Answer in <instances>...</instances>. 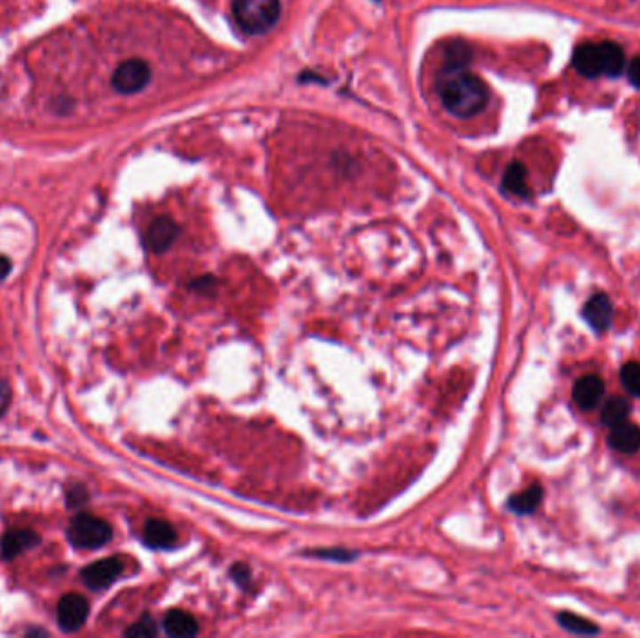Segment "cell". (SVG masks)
Wrapping results in <instances>:
<instances>
[{
    "label": "cell",
    "instance_id": "9",
    "mask_svg": "<svg viewBox=\"0 0 640 638\" xmlns=\"http://www.w3.org/2000/svg\"><path fill=\"white\" fill-rule=\"evenodd\" d=\"M612 315H614L612 302L609 300L607 295H603V293L594 295L582 309L584 320H587L588 326L597 334H603L609 330L612 324Z\"/></svg>",
    "mask_w": 640,
    "mask_h": 638
},
{
    "label": "cell",
    "instance_id": "17",
    "mask_svg": "<svg viewBox=\"0 0 640 638\" xmlns=\"http://www.w3.org/2000/svg\"><path fill=\"white\" fill-rule=\"evenodd\" d=\"M631 414V403L626 397H614L609 403L603 407L601 412V422L607 427H616L624 422H629Z\"/></svg>",
    "mask_w": 640,
    "mask_h": 638
},
{
    "label": "cell",
    "instance_id": "5",
    "mask_svg": "<svg viewBox=\"0 0 640 638\" xmlns=\"http://www.w3.org/2000/svg\"><path fill=\"white\" fill-rule=\"evenodd\" d=\"M150 66L141 59L124 61L111 77V85L120 94H135L150 83Z\"/></svg>",
    "mask_w": 640,
    "mask_h": 638
},
{
    "label": "cell",
    "instance_id": "10",
    "mask_svg": "<svg viewBox=\"0 0 640 638\" xmlns=\"http://www.w3.org/2000/svg\"><path fill=\"white\" fill-rule=\"evenodd\" d=\"M605 395V382L597 375H584L573 386V400L580 410H594Z\"/></svg>",
    "mask_w": 640,
    "mask_h": 638
},
{
    "label": "cell",
    "instance_id": "18",
    "mask_svg": "<svg viewBox=\"0 0 640 638\" xmlns=\"http://www.w3.org/2000/svg\"><path fill=\"white\" fill-rule=\"evenodd\" d=\"M558 624L568 629L575 634H597L599 633V627L594 626L590 619H584L577 614H571V612H562L558 614Z\"/></svg>",
    "mask_w": 640,
    "mask_h": 638
},
{
    "label": "cell",
    "instance_id": "20",
    "mask_svg": "<svg viewBox=\"0 0 640 638\" xmlns=\"http://www.w3.org/2000/svg\"><path fill=\"white\" fill-rule=\"evenodd\" d=\"M470 59H472L470 47L463 42H455L453 45L448 47L446 68H466Z\"/></svg>",
    "mask_w": 640,
    "mask_h": 638
},
{
    "label": "cell",
    "instance_id": "1",
    "mask_svg": "<svg viewBox=\"0 0 640 638\" xmlns=\"http://www.w3.org/2000/svg\"><path fill=\"white\" fill-rule=\"evenodd\" d=\"M438 96L453 117L470 118L483 111L489 101L485 83L466 68H446L436 81Z\"/></svg>",
    "mask_w": 640,
    "mask_h": 638
},
{
    "label": "cell",
    "instance_id": "21",
    "mask_svg": "<svg viewBox=\"0 0 640 638\" xmlns=\"http://www.w3.org/2000/svg\"><path fill=\"white\" fill-rule=\"evenodd\" d=\"M156 634H158V626L149 614L137 619V622L126 631V636H135V638H146V636H156Z\"/></svg>",
    "mask_w": 640,
    "mask_h": 638
},
{
    "label": "cell",
    "instance_id": "12",
    "mask_svg": "<svg viewBox=\"0 0 640 638\" xmlns=\"http://www.w3.org/2000/svg\"><path fill=\"white\" fill-rule=\"evenodd\" d=\"M178 534L174 530V526L169 524L167 521L161 519H150L149 522L144 524L142 530V541L144 545H149L150 549H171V546L176 545Z\"/></svg>",
    "mask_w": 640,
    "mask_h": 638
},
{
    "label": "cell",
    "instance_id": "2",
    "mask_svg": "<svg viewBox=\"0 0 640 638\" xmlns=\"http://www.w3.org/2000/svg\"><path fill=\"white\" fill-rule=\"evenodd\" d=\"M573 66L584 77H618L626 69V54L614 42H587L575 49Z\"/></svg>",
    "mask_w": 640,
    "mask_h": 638
},
{
    "label": "cell",
    "instance_id": "25",
    "mask_svg": "<svg viewBox=\"0 0 640 638\" xmlns=\"http://www.w3.org/2000/svg\"><path fill=\"white\" fill-rule=\"evenodd\" d=\"M10 403H12V390L4 380H0V417H3V414L8 410Z\"/></svg>",
    "mask_w": 640,
    "mask_h": 638
},
{
    "label": "cell",
    "instance_id": "15",
    "mask_svg": "<svg viewBox=\"0 0 640 638\" xmlns=\"http://www.w3.org/2000/svg\"><path fill=\"white\" fill-rule=\"evenodd\" d=\"M541 500H543V489H541V485L534 483L532 487H528L526 490L519 492V495L511 497L507 502V507L517 515H530L539 507Z\"/></svg>",
    "mask_w": 640,
    "mask_h": 638
},
{
    "label": "cell",
    "instance_id": "8",
    "mask_svg": "<svg viewBox=\"0 0 640 638\" xmlns=\"http://www.w3.org/2000/svg\"><path fill=\"white\" fill-rule=\"evenodd\" d=\"M180 229L167 215L156 217L144 232V246L152 253H166L178 238Z\"/></svg>",
    "mask_w": 640,
    "mask_h": 638
},
{
    "label": "cell",
    "instance_id": "11",
    "mask_svg": "<svg viewBox=\"0 0 640 638\" xmlns=\"http://www.w3.org/2000/svg\"><path fill=\"white\" fill-rule=\"evenodd\" d=\"M38 543L40 536L36 532L25 530V528H15V530H8L0 539V554H3L4 560H13L34 549Z\"/></svg>",
    "mask_w": 640,
    "mask_h": 638
},
{
    "label": "cell",
    "instance_id": "4",
    "mask_svg": "<svg viewBox=\"0 0 640 638\" xmlns=\"http://www.w3.org/2000/svg\"><path fill=\"white\" fill-rule=\"evenodd\" d=\"M66 536L76 549L96 551L113 539V528L96 515L79 513L71 519Z\"/></svg>",
    "mask_w": 640,
    "mask_h": 638
},
{
    "label": "cell",
    "instance_id": "7",
    "mask_svg": "<svg viewBox=\"0 0 640 638\" xmlns=\"http://www.w3.org/2000/svg\"><path fill=\"white\" fill-rule=\"evenodd\" d=\"M88 612H90L88 601L83 595L66 594L59 601V607H57V619H59L61 629L66 633L79 631L86 622Z\"/></svg>",
    "mask_w": 640,
    "mask_h": 638
},
{
    "label": "cell",
    "instance_id": "22",
    "mask_svg": "<svg viewBox=\"0 0 640 638\" xmlns=\"http://www.w3.org/2000/svg\"><path fill=\"white\" fill-rule=\"evenodd\" d=\"M88 495H86V489L83 485H73L68 489V505L69 507H77V505H83L86 502Z\"/></svg>",
    "mask_w": 640,
    "mask_h": 638
},
{
    "label": "cell",
    "instance_id": "28",
    "mask_svg": "<svg viewBox=\"0 0 640 638\" xmlns=\"http://www.w3.org/2000/svg\"><path fill=\"white\" fill-rule=\"evenodd\" d=\"M377 3H378V0H377Z\"/></svg>",
    "mask_w": 640,
    "mask_h": 638
},
{
    "label": "cell",
    "instance_id": "13",
    "mask_svg": "<svg viewBox=\"0 0 640 638\" xmlns=\"http://www.w3.org/2000/svg\"><path fill=\"white\" fill-rule=\"evenodd\" d=\"M609 444L612 449H616L620 453H626V455L640 451V427H636L629 422L611 427Z\"/></svg>",
    "mask_w": 640,
    "mask_h": 638
},
{
    "label": "cell",
    "instance_id": "6",
    "mask_svg": "<svg viewBox=\"0 0 640 638\" xmlns=\"http://www.w3.org/2000/svg\"><path fill=\"white\" fill-rule=\"evenodd\" d=\"M122 573H124V561L117 556H111L90 563L88 568L81 571V578L86 588L100 592L111 586Z\"/></svg>",
    "mask_w": 640,
    "mask_h": 638
},
{
    "label": "cell",
    "instance_id": "19",
    "mask_svg": "<svg viewBox=\"0 0 640 638\" xmlns=\"http://www.w3.org/2000/svg\"><path fill=\"white\" fill-rule=\"evenodd\" d=\"M621 386L631 397H640V363L638 361H628L620 371Z\"/></svg>",
    "mask_w": 640,
    "mask_h": 638
},
{
    "label": "cell",
    "instance_id": "23",
    "mask_svg": "<svg viewBox=\"0 0 640 638\" xmlns=\"http://www.w3.org/2000/svg\"><path fill=\"white\" fill-rule=\"evenodd\" d=\"M313 556H320V558H332V560H341V561H349L352 558H356L358 554L352 551H344V549H334V551H313L309 553Z\"/></svg>",
    "mask_w": 640,
    "mask_h": 638
},
{
    "label": "cell",
    "instance_id": "14",
    "mask_svg": "<svg viewBox=\"0 0 640 638\" xmlns=\"http://www.w3.org/2000/svg\"><path fill=\"white\" fill-rule=\"evenodd\" d=\"M163 629L171 636H193L198 633V624L186 610H171L163 618Z\"/></svg>",
    "mask_w": 640,
    "mask_h": 638
},
{
    "label": "cell",
    "instance_id": "24",
    "mask_svg": "<svg viewBox=\"0 0 640 638\" xmlns=\"http://www.w3.org/2000/svg\"><path fill=\"white\" fill-rule=\"evenodd\" d=\"M231 575L240 586H247L251 582V571H249V568L246 563H236L234 568L231 569Z\"/></svg>",
    "mask_w": 640,
    "mask_h": 638
},
{
    "label": "cell",
    "instance_id": "27",
    "mask_svg": "<svg viewBox=\"0 0 640 638\" xmlns=\"http://www.w3.org/2000/svg\"><path fill=\"white\" fill-rule=\"evenodd\" d=\"M10 271H12L10 259H6V257H3V254H0V281L6 279Z\"/></svg>",
    "mask_w": 640,
    "mask_h": 638
},
{
    "label": "cell",
    "instance_id": "3",
    "mask_svg": "<svg viewBox=\"0 0 640 638\" xmlns=\"http://www.w3.org/2000/svg\"><path fill=\"white\" fill-rule=\"evenodd\" d=\"M281 13L279 0H234L232 15L244 32L264 34L278 23Z\"/></svg>",
    "mask_w": 640,
    "mask_h": 638
},
{
    "label": "cell",
    "instance_id": "16",
    "mask_svg": "<svg viewBox=\"0 0 640 638\" xmlns=\"http://www.w3.org/2000/svg\"><path fill=\"white\" fill-rule=\"evenodd\" d=\"M502 188L504 191L515 195V197H523L526 198L530 195L528 190V173L526 167L523 166L521 161H514L511 166L506 169L504 173V180H502Z\"/></svg>",
    "mask_w": 640,
    "mask_h": 638
},
{
    "label": "cell",
    "instance_id": "26",
    "mask_svg": "<svg viewBox=\"0 0 640 638\" xmlns=\"http://www.w3.org/2000/svg\"><path fill=\"white\" fill-rule=\"evenodd\" d=\"M628 76H629V81H631L636 88H640V57H636V59H633V61L629 62Z\"/></svg>",
    "mask_w": 640,
    "mask_h": 638
}]
</instances>
